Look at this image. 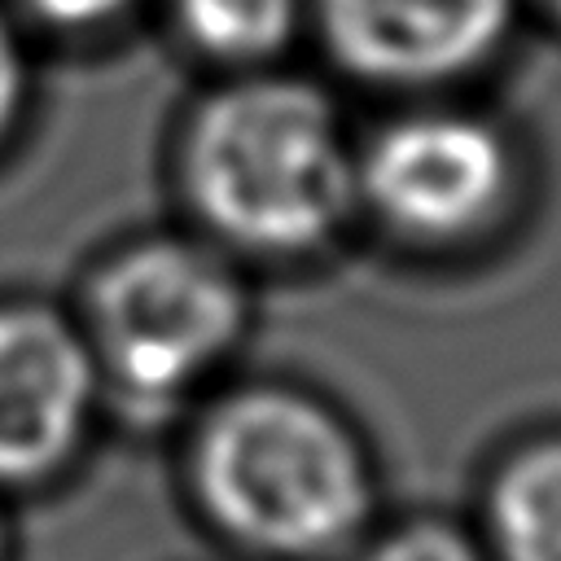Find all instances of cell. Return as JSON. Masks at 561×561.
Returning <instances> with one entry per match:
<instances>
[{
	"mask_svg": "<svg viewBox=\"0 0 561 561\" xmlns=\"http://www.w3.org/2000/svg\"><path fill=\"white\" fill-rule=\"evenodd\" d=\"M171 180L184 224L237 263L307 259L359 210V149L337 105L267 70H241L188 105Z\"/></svg>",
	"mask_w": 561,
	"mask_h": 561,
	"instance_id": "obj_1",
	"label": "cell"
},
{
	"mask_svg": "<svg viewBox=\"0 0 561 561\" xmlns=\"http://www.w3.org/2000/svg\"><path fill=\"white\" fill-rule=\"evenodd\" d=\"M180 491L197 526L254 561H324L373 517V469L351 425L285 381H237L184 416Z\"/></svg>",
	"mask_w": 561,
	"mask_h": 561,
	"instance_id": "obj_2",
	"label": "cell"
},
{
	"mask_svg": "<svg viewBox=\"0 0 561 561\" xmlns=\"http://www.w3.org/2000/svg\"><path fill=\"white\" fill-rule=\"evenodd\" d=\"M75 316L92 342L110 416L171 425L224 386L250 333L245 263L188 224L105 245L79 280Z\"/></svg>",
	"mask_w": 561,
	"mask_h": 561,
	"instance_id": "obj_3",
	"label": "cell"
},
{
	"mask_svg": "<svg viewBox=\"0 0 561 561\" xmlns=\"http://www.w3.org/2000/svg\"><path fill=\"white\" fill-rule=\"evenodd\" d=\"M110 416L92 342L70 302L0 298V500L66 482Z\"/></svg>",
	"mask_w": 561,
	"mask_h": 561,
	"instance_id": "obj_4",
	"label": "cell"
},
{
	"mask_svg": "<svg viewBox=\"0 0 561 561\" xmlns=\"http://www.w3.org/2000/svg\"><path fill=\"white\" fill-rule=\"evenodd\" d=\"M500 131L469 114H408L359 149V206L416 241L482 228L508 188Z\"/></svg>",
	"mask_w": 561,
	"mask_h": 561,
	"instance_id": "obj_5",
	"label": "cell"
},
{
	"mask_svg": "<svg viewBox=\"0 0 561 561\" xmlns=\"http://www.w3.org/2000/svg\"><path fill=\"white\" fill-rule=\"evenodd\" d=\"M513 22V0H320L333 57L377 83H434L478 66Z\"/></svg>",
	"mask_w": 561,
	"mask_h": 561,
	"instance_id": "obj_6",
	"label": "cell"
},
{
	"mask_svg": "<svg viewBox=\"0 0 561 561\" xmlns=\"http://www.w3.org/2000/svg\"><path fill=\"white\" fill-rule=\"evenodd\" d=\"M500 561H561V438L522 447L491 486Z\"/></svg>",
	"mask_w": 561,
	"mask_h": 561,
	"instance_id": "obj_7",
	"label": "cell"
},
{
	"mask_svg": "<svg viewBox=\"0 0 561 561\" xmlns=\"http://www.w3.org/2000/svg\"><path fill=\"white\" fill-rule=\"evenodd\" d=\"M184 44L219 66L254 70L285 53L302 0H171Z\"/></svg>",
	"mask_w": 561,
	"mask_h": 561,
	"instance_id": "obj_8",
	"label": "cell"
},
{
	"mask_svg": "<svg viewBox=\"0 0 561 561\" xmlns=\"http://www.w3.org/2000/svg\"><path fill=\"white\" fill-rule=\"evenodd\" d=\"M359 561H486V557L451 526L412 522V526L381 535L373 548L359 552Z\"/></svg>",
	"mask_w": 561,
	"mask_h": 561,
	"instance_id": "obj_9",
	"label": "cell"
},
{
	"mask_svg": "<svg viewBox=\"0 0 561 561\" xmlns=\"http://www.w3.org/2000/svg\"><path fill=\"white\" fill-rule=\"evenodd\" d=\"M31 110V57L18 26L0 13V158L18 145Z\"/></svg>",
	"mask_w": 561,
	"mask_h": 561,
	"instance_id": "obj_10",
	"label": "cell"
},
{
	"mask_svg": "<svg viewBox=\"0 0 561 561\" xmlns=\"http://www.w3.org/2000/svg\"><path fill=\"white\" fill-rule=\"evenodd\" d=\"M26 18L53 26V31H96L123 18L136 0H18Z\"/></svg>",
	"mask_w": 561,
	"mask_h": 561,
	"instance_id": "obj_11",
	"label": "cell"
},
{
	"mask_svg": "<svg viewBox=\"0 0 561 561\" xmlns=\"http://www.w3.org/2000/svg\"><path fill=\"white\" fill-rule=\"evenodd\" d=\"M0 561H13V526H9L4 500H0Z\"/></svg>",
	"mask_w": 561,
	"mask_h": 561,
	"instance_id": "obj_12",
	"label": "cell"
},
{
	"mask_svg": "<svg viewBox=\"0 0 561 561\" xmlns=\"http://www.w3.org/2000/svg\"><path fill=\"white\" fill-rule=\"evenodd\" d=\"M557 9H561V0H557Z\"/></svg>",
	"mask_w": 561,
	"mask_h": 561,
	"instance_id": "obj_13",
	"label": "cell"
}]
</instances>
